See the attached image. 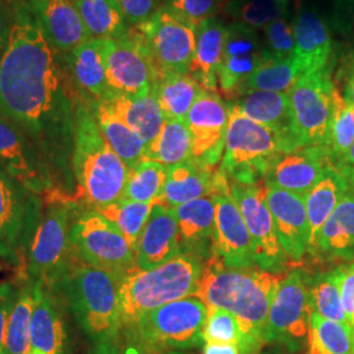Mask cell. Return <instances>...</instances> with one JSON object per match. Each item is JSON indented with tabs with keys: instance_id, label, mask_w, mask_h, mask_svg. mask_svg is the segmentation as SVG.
<instances>
[{
	"instance_id": "11",
	"label": "cell",
	"mask_w": 354,
	"mask_h": 354,
	"mask_svg": "<svg viewBox=\"0 0 354 354\" xmlns=\"http://www.w3.org/2000/svg\"><path fill=\"white\" fill-rule=\"evenodd\" d=\"M44 210L41 196L0 168V259L24 266Z\"/></svg>"
},
{
	"instance_id": "32",
	"label": "cell",
	"mask_w": 354,
	"mask_h": 354,
	"mask_svg": "<svg viewBox=\"0 0 354 354\" xmlns=\"http://www.w3.org/2000/svg\"><path fill=\"white\" fill-rule=\"evenodd\" d=\"M313 254L327 260L354 259V194L346 192L317 235Z\"/></svg>"
},
{
	"instance_id": "59",
	"label": "cell",
	"mask_w": 354,
	"mask_h": 354,
	"mask_svg": "<svg viewBox=\"0 0 354 354\" xmlns=\"http://www.w3.org/2000/svg\"><path fill=\"white\" fill-rule=\"evenodd\" d=\"M339 171H340V169H339ZM340 174H342L344 178L346 180L348 189L354 194V171H352V169H344V171H340Z\"/></svg>"
},
{
	"instance_id": "46",
	"label": "cell",
	"mask_w": 354,
	"mask_h": 354,
	"mask_svg": "<svg viewBox=\"0 0 354 354\" xmlns=\"http://www.w3.org/2000/svg\"><path fill=\"white\" fill-rule=\"evenodd\" d=\"M203 337L205 342H226L241 346L243 342L241 323L236 317L226 310L207 307Z\"/></svg>"
},
{
	"instance_id": "6",
	"label": "cell",
	"mask_w": 354,
	"mask_h": 354,
	"mask_svg": "<svg viewBox=\"0 0 354 354\" xmlns=\"http://www.w3.org/2000/svg\"><path fill=\"white\" fill-rule=\"evenodd\" d=\"M207 306L194 295L146 313L130 328L122 330L127 342L149 354L181 352L205 344L203 326Z\"/></svg>"
},
{
	"instance_id": "41",
	"label": "cell",
	"mask_w": 354,
	"mask_h": 354,
	"mask_svg": "<svg viewBox=\"0 0 354 354\" xmlns=\"http://www.w3.org/2000/svg\"><path fill=\"white\" fill-rule=\"evenodd\" d=\"M167 176L168 167L142 160L130 169L122 198L138 203H162Z\"/></svg>"
},
{
	"instance_id": "27",
	"label": "cell",
	"mask_w": 354,
	"mask_h": 354,
	"mask_svg": "<svg viewBox=\"0 0 354 354\" xmlns=\"http://www.w3.org/2000/svg\"><path fill=\"white\" fill-rule=\"evenodd\" d=\"M230 187L223 169L201 165L193 159L168 167L162 203L176 207L206 196H215Z\"/></svg>"
},
{
	"instance_id": "39",
	"label": "cell",
	"mask_w": 354,
	"mask_h": 354,
	"mask_svg": "<svg viewBox=\"0 0 354 354\" xmlns=\"http://www.w3.org/2000/svg\"><path fill=\"white\" fill-rule=\"evenodd\" d=\"M298 68L294 59L279 61L266 57L264 61L248 76L235 91V95L251 92V91H268V92H282L288 93L299 77Z\"/></svg>"
},
{
	"instance_id": "25",
	"label": "cell",
	"mask_w": 354,
	"mask_h": 354,
	"mask_svg": "<svg viewBox=\"0 0 354 354\" xmlns=\"http://www.w3.org/2000/svg\"><path fill=\"white\" fill-rule=\"evenodd\" d=\"M64 67L76 93L86 102L109 97L104 39L89 38L64 55Z\"/></svg>"
},
{
	"instance_id": "17",
	"label": "cell",
	"mask_w": 354,
	"mask_h": 354,
	"mask_svg": "<svg viewBox=\"0 0 354 354\" xmlns=\"http://www.w3.org/2000/svg\"><path fill=\"white\" fill-rule=\"evenodd\" d=\"M230 109L216 92L203 89L185 118L192 138V159L215 167L223 158Z\"/></svg>"
},
{
	"instance_id": "48",
	"label": "cell",
	"mask_w": 354,
	"mask_h": 354,
	"mask_svg": "<svg viewBox=\"0 0 354 354\" xmlns=\"http://www.w3.org/2000/svg\"><path fill=\"white\" fill-rule=\"evenodd\" d=\"M221 0H162V8L177 19L192 26H198L205 20L213 17Z\"/></svg>"
},
{
	"instance_id": "22",
	"label": "cell",
	"mask_w": 354,
	"mask_h": 354,
	"mask_svg": "<svg viewBox=\"0 0 354 354\" xmlns=\"http://www.w3.org/2000/svg\"><path fill=\"white\" fill-rule=\"evenodd\" d=\"M264 61V45L257 32L239 23L227 26L226 45L218 70V86L222 93L231 97L241 82Z\"/></svg>"
},
{
	"instance_id": "40",
	"label": "cell",
	"mask_w": 354,
	"mask_h": 354,
	"mask_svg": "<svg viewBox=\"0 0 354 354\" xmlns=\"http://www.w3.org/2000/svg\"><path fill=\"white\" fill-rule=\"evenodd\" d=\"M156 203H138L121 198L115 203L97 207L95 210H97L120 230V232L124 235L129 245L136 253L140 235L146 227V223Z\"/></svg>"
},
{
	"instance_id": "42",
	"label": "cell",
	"mask_w": 354,
	"mask_h": 354,
	"mask_svg": "<svg viewBox=\"0 0 354 354\" xmlns=\"http://www.w3.org/2000/svg\"><path fill=\"white\" fill-rule=\"evenodd\" d=\"M36 301V286L26 281L19 289V297L13 306L7 328L8 354H29L30 323Z\"/></svg>"
},
{
	"instance_id": "5",
	"label": "cell",
	"mask_w": 354,
	"mask_h": 354,
	"mask_svg": "<svg viewBox=\"0 0 354 354\" xmlns=\"http://www.w3.org/2000/svg\"><path fill=\"white\" fill-rule=\"evenodd\" d=\"M203 269V260L180 253L153 269H136L129 273L120 281L122 330L134 326L151 310L194 295Z\"/></svg>"
},
{
	"instance_id": "18",
	"label": "cell",
	"mask_w": 354,
	"mask_h": 354,
	"mask_svg": "<svg viewBox=\"0 0 354 354\" xmlns=\"http://www.w3.org/2000/svg\"><path fill=\"white\" fill-rule=\"evenodd\" d=\"M210 254L227 268L256 266L252 239L230 187L215 194L214 241Z\"/></svg>"
},
{
	"instance_id": "60",
	"label": "cell",
	"mask_w": 354,
	"mask_h": 354,
	"mask_svg": "<svg viewBox=\"0 0 354 354\" xmlns=\"http://www.w3.org/2000/svg\"><path fill=\"white\" fill-rule=\"evenodd\" d=\"M346 74L348 76L354 75V51L346 62Z\"/></svg>"
},
{
	"instance_id": "53",
	"label": "cell",
	"mask_w": 354,
	"mask_h": 354,
	"mask_svg": "<svg viewBox=\"0 0 354 354\" xmlns=\"http://www.w3.org/2000/svg\"><path fill=\"white\" fill-rule=\"evenodd\" d=\"M13 24V8L6 1L0 0V58L6 50Z\"/></svg>"
},
{
	"instance_id": "15",
	"label": "cell",
	"mask_w": 354,
	"mask_h": 354,
	"mask_svg": "<svg viewBox=\"0 0 354 354\" xmlns=\"http://www.w3.org/2000/svg\"><path fill=\"white\" fill-rule=\"evenodd\" d=\"M230 188L251 235L256 266L273 273H285L290 261L279 245L274 221L266 203V184L232 183Z\"/></svg>"
},
{
	"instance_id": "57",
	"label": "cell",
	"mask_w": 354,
	"mask_h": 354,
	"mask_svg": "<svg viewBox=\"0 0 354 354\" xmlns=\"http://www.w3.org/2000/svg\"><path fill=\"white\" fill-rule=\"evenodd\" d=\"M342 96L345 102H348L349 105H352L354 108V75L348 77L345 89H344V95H342Z\"/></svg>"
},
{
	"instance_id": "2",
	"label": "cell",
	"mask_w": 354,
	"mask_h": 354,
	"mask_svg": "<svg viewBox=\"0 0 354 354\" xmlns=\"http://www.w3.org/2000/svg\"><path fill=\"white\" fill-rule=\"evenodd\" d=\"M285 276L256 266L227 268L210 254L203 263L194 297L207 307L222 308L236 317L243 330L241 354H257L266 345L269 308Z\"/></svg>"
},
{
	"instance_id": "30",
	"label": "cell",
	"mask_w": 354,
	"mask_h": 354,
	"mask_svg": "<svg viewBox=\"0 0 354 354\" xmlns=\"http://www.w3.org/2000/svg\"><path fill=\"white\" fill-rule=\"evenodd\" d=\"M227 36V26L218 17H210L197 26L196 53L189 74L203 89L216 92L218 70L222 62Z\"/></svg>"
},
{
	"instance_id": "24",
	"label": "cell",
	"mask_w": 354,
	"mask_h": 354,
	"mask_svg": "<svg viewBox=\"0 0 354 354\" xmlns=\"http://www.w3.org/2000/svg\"><path fill=\"white\" fill-rule=\"evenodd\" d=\"M26 6L39 30L57 53L67 54L89 39L82 17L71 1L28 0Z\"/></svg>"
},
{
	"instance_id": "34",
	"label": "cell",
	"mask_w": 354,
	"mask_h": 354,
	"mask_svg": "<svg viewBox=\"0 0 354 354\" xmlns=\"http://www.w3.org/2000/svg\"><path fill=\"white\" fill-rule=\"evenodd\" d=\"M87 104L96 118L104 138L127 168L131 169L142 162L146 143L140 136L127 127L104 100Z\"/></svg>"
},
{
	"instance_id": "44",
	"label": "cell",
	"mask_w": 354,
	"mask_h": 354,
	"mask_svg": "<svg viewBox=\"0 0 354 354\" xmlns=\"http://www.w3.org/2000/svg\"><path fill=\"white\" fill-rule=\"evenodd\" d=\"M288 4L279 0H230L225 12L234 23L250 26L252 29H264L270 23L283 17Z\"/></svg>"
},
{
	"instance_id": "19",
	"label": "cell",
	"mask_w": 354,
	"mask_h": 354,
	"mask_svg": "<svg viewBox=\"0 0 354 354\" xmlns=\"http://www.w3.org/2000/svg\"><path fill=\"white\" fill-rule=\"evenodd\" d=\"M36 286L29 354H68L70 336L64 298L48 286Z\"/></svg>"
},
{
	"instance_id": "23",
	"label": "cell",
	"mask_w": 354,
	"mask_h": 354,
	"mask_svg": "<svg viewBox=\"0 0 354 354\" xmlns=\"http://www.w3.org/2000/svg\"><path fill=\"white\" fill-rule=\"evenodd\" d=\"M228 104L252 121L274 131L279 137L281 152L301 149L294 129L289 93L251 91L235 95Z\"/></svg>"
},
{
	"instance_id": "3",
	"label": "cell",
	"mask_w": 354,
	"mask_h": 354,
	"mask_svg": "<svg viewBox=\"0 0 354 354\" xmlns=\"http://www.w3.org/2000/svg\"><path fill=\"white\" fill-rule=\"evenodd\" d=\"M74 108L75 200L91 209H97L124 197L130 169L104 138L88 104L77 93L74 97Z\"/></svg>"
},
{
	"instance_id": "61",
	"label": "cell",
	"mask_w": 354,
	"mask_h": 354,
	"mask_svg": "<svg viewBox=\"0 0 354 354\" xmlns=\"http://www.w3.org/2000/svg\"><path fill=\"white\" fill-rule=\"evenodd\" d=\"M163 354H189V353H184V352H168V353Z\"/></svg>"
},
{
	"instance_id": "8",
	"label": "cell",
	"mask_w": 354,
	"mask_h": 354,
	"mask_svg": "<svg viewBox=\"0 0 354 354\" xmlns=\"http://www.w3.org/2000/svg\"><path fill=\"white\" fill-rule=\"evenodd\" d=\"M228 109L230 118L221 168L232 178V183L263 184L272 159L281 152L279 137L235 106L228 104Z\"/></svg>"
},
{
	"instance_id": "31",
	"label": "cell",
	"mask_w": 354,
	"mask_h": 354,
	"mask_svg": "<svg viewBox=\"0 0 354 354\" xmlns=\"http://www.w3.org/2000/svg\"><path fill=\"white\" fill-rule=\"evenodd\" d=\"M348 190L346 180L330 162L323 176L304 196L308 222V252L314 251L320 230L326 225Z\"/></svg>"
},
{
	"instance_id": "58",
	"label": "cell",
	"mask_w": 354,
	"mask_h": 354,
	"mask_svg": "<svg viewBox=\"0 0 354 354\" xmlns=\"http://www.w3.org/2000/svg\"><path fill=\"white\" fill-rule=\"evenodd\" d=\"M257 354H295L291 353L288 349L282 348V346H277V345H272L266 349H261Z\"/></svg>"
},
{
	"instance_id": "56",
	"label": "cell",
	"mask_w": 354,
	"mask_h": 354,
	"mask_svg": "<svg viewBox=\"0 0 354 354\" xmlns=\"http://www.w3.org/2000/svg\"><path fill=\"white\" fill-rule=\"evenodd\" d=\"M333 165L340 171H344V169L354 171V143L352 145V147L348 150V152L342 156V159L337 160L336 163H333Z\"/></svg>"
},
{
	"instance_id": "10",
	"label": "cell",
	"mask_w": 354,
	"mask_h": 354,
	"mask_svg": "<svg viewBox=\"0 0 354 354\" xmlns=\"http://www.w3.org/2000/svg\"><path fill=\"white\" fill-rule=\"evenodd\" d=\"M311 274L304 268H294L276 291L266 320V345H277L291 353L302 351L310 332Z\"/></svg>"
},
{
	"instance_id": "14",
	"label": "cell",
	"mask_w": 354,
	"mask_h": 354,
	"mask_svg": "<svg viewBox=\"0 0 354 354\" xmlns=\"http://www.w3.org/2000/svg\"><path fill=\"white\" fill-rule=\"evenodd\" d=\"M151 54L156 74H188L196 53L197 26L159 8L143 26H137Z\"/></svg>"
},
{
	"instance_id": "63",
	"label": "cell",
	"mask_w": 354,
	"mask_h": 354,
	"mask_svg": "<svg viewBox=\"0 0 354 354\" xmlns=\"http://www.w3.org/2000/svg\"><path fill=\"white\" fill-rule=\"evenodd\" d=\"M279 1H282V3H285V4H288V3H289V0H279Z\"/></svg>"
},
{
	"instance_id": "12",
	"label": "cell",
	"mask_w": 354,
	"mask_h": 354,
	"mask_svg": "<svg viewBox=\"0 0 354 354\" xmlns=\"http://www.w3.org/2000/svg\"><path fill=\"white\" fill-rule=\"evenodd\" d=\"M288 93L301 149L324 147L327 150L333 102L337 93L330 79V68L299 76Z\"/></svg>"
},
{
	"instance_id": "13",
	"label": "cell",
	"mask_w": 354,
	"mask_h": 354,
	"mask_svg": "<svg viewBox=\"0 0 354 354\" xmlns=\"http://www.w3.org/2000/svg\"><path fill=\"white\" fill-rule=\"evenodd\" d=\"M104 55L112 95L145 97L151 93L156 70L137 28L131 29L127 37L104 39Z\"/></svg>"
},
{
	"instance_id": "52",
	"label": "cell",
	"mask_w": 354,
	"mask_h": 354,
	"mask_svg": "<svg viewBox=\"0 0 354 354\" xmlns=\"http://www.w3.org/2000/svg\"><path fill=\"white\" fill-rule=\"evenodd\" d=\"M88 354H149L146 353L140 346L127 342H121V340L114 342H96L95 346L91 349Z\"/></svg>"
},
{
	"instance_id": "33",
	"label": "cell",
	"mask_w": 354,
	"mask_h": 354,
	"mask_svg": "<svg viewBox=\"0 0 354 354\" xmlns=\"http://www.w3.org/2000/svg\"><path fill=\"white\" fill-rule=\"evenodd\" d=\"M104 102L146 145L155 140L165 125V115L152 92L145 97L111 95Z\"/></svg>"
},
{
	"instance_id": "35",
	"label": "cell",
	"mask_w": 354,
	"mask_h": 354,
	"mask_svg": "<svg viewBox=\"0 0 354 354\" xmlns=\"http://www.w3.org/2000/svg\"><path fill=\"white\" fill-rule=\"evenodd\" d=\"M200 83L188 74H156L152 93L165 120L185 121L190 108L203 92Z\"/></svg>"
},
{
	"instance_id": "26",
	"label": "cell",
	"mask_w": 354,
	"mask_h": 354,
	"mask_svg": "<svg viewBox=\"0 0 354 354\" xmlns=\"http://www.w3.org/2000/svg\"><path fill=\"white\" fill-rule=\"evenodd\" d=\"M295 53L294 64L299 75L315 74L328 68L333 53L332 36L326 20L315 10H299L292 26Z\"/></svg>"
},
{
	"instance_id": "4",
	"label": "cell",
	"mask_w": 354,
	"mask_h": 354,
	"mask_svg": "<svg viewBox=\"0 0 354 354\" xmlns=\"http://www.w3.org/2000/svg\"><path fill=\"white\" fill-rule=\"evenodd\" d=\"M53 290L64 298L77 326L95 344L121 337L120 279L112 273L76 260Z\"/></svg>"
},
{
	"instance_id": "9",
	"label": "cell",
	"mask_w": 354,
	"mask_h": 354,
	"mask_svg": "<svg viewBox=\"0 0 354 354\" xmlns=\"http://www.w3.org/2000/svg\"><path fill=\"white\" fill-rule=\"evenodd\" d=\"M70 241L77 261L109 272L120 281L138 269L124 235L95 209L74 213Z\"/></svg>"
},
{
	"instance_id": "49",
	"label": "cell",
	"mask_w": 354,
	"mask_h": 354,
	"mask_svg": "<svg viewBox=\"0 0 354 354\" xmlns=\"http://www.w3.org/2000/svg\"><path fill=\"white\" fill-rule=\"evenodd\" d=\"M130 26L137 28L147 23L160 8L159 0H115Z\"/></svg>"
},
{
	"instance_id": "45",
	"label": "cell",
	"mask_w": 354,
	"mask_h": 354,
	"mask_svg": "<svg viewBox=\"0 0 354 354\" xmlns=\"http://www.w3.org/2000/svg\"><path fill=\"white\" fill-rule=\"evenodd\" d=\"M354 143V108L342 99L337 92L333 102V112L329 127V160L336 163L348 152Z\"/></svg>"
},
{
	"instance_id": "47",
	"label": "cell",
	"mask_w": 354,
	"mask_h": 354,
	"mask_svg": "<svg viewBox=\"0 0 354 354\" xmlns=\"http://www.w3.org/2000/svg\"><path fill=\"white\" fill-rule=\"evenodd\" d=\"M264 53L266 57L279 59V61H289L294 59L295 53V39L294 32L290 23L281 17L279 20L270 23L264 28Z\"/></svg>"
},
{
	"instance_id": "29",
	"label": "cell",
	"mask_w": 354,
	"mask_h": 354,
	"mask_svg": "<svg viewBox=\"0 0 354 354\" xmlns=\"http://www.w3.org/2000/svg\"><path fill=\"white\" fill-rule=\"evenodd\" d=\"M174 212L181 253L207 260L214 241L215 196L183 203L174 207Z\"/></svg>"
},
{
	"instance_id": "1",
	"label": "cell",
	"mask_w": 354,
	"mask_h": 354,
	"mask_svg": "<svg viewBox=\"0 0 354 354\" xmlns=\"http://www.w3.org/2000/svg\"><path fill=\"white\" fill-rule=\"evenodd\" d=\"M75 89L26 4L13 7L12 30L0 58V114L37 149L57 187V196L76 197L73 171Z\"/></svg>"
},
{
	"instance_id": "55",
	"label": "cell",
	"mask_w": 354,
	"mask_h": 354,
	"mask_svg": "<svg viewBox=\"0 0 354 354\" xmlns=\"http://www.w3.org/2000/svg\"><path fill=\"white\" fill-rule=\"evenodd\" d=\"M203 354H241L236 344L226 342H205Z\"/></svg>"
},
{
	"instance_id": "38",
	"label": "cell",
	"mask_w": 354,
	"mask_h": 354,
	"mask_svg": "<svg viewBox=\"0 0 354 354\" xmlns=\"http://www.w3.org/2000/svg\"><path fill=\"white\" fill-rule=\"evenodd\" d=\"M342 266L311 276L310 298L313 313L349 329L342 304ZM351 330V329H349Z\"/></svg>"
},
{
	"instance_id": "43",
	"label": "cell",
	"mask_w": 354,
	"mask_h": 354,
	"mask_svg": "<svg viewBox=\"0 0 354 354\" xmlns=\"http://www.w3.org/2000/svg\"><path fill=\"white\" fill-rule=\"evenodd\" d=\"M307 354H354L351 330L340 323L311 314Z\"/></svg>"
},
{
	"instance_id": "50",
	"label": "cell",
	"mask_w": 354,
	"mask_h": 354,
	"mask_svg": "<svg viewBox=\"0 0 354 354\" xmlns=\"http://www.w3.org/2000/svg\"><path fill=\"white\" fill-rule=\"evenodd\" d=\"M19 289L11 282L0 285V354L7 352V328L12 314L13 306L19 297Z\"/></svg>"
},
{
	"instance_id": "7",
	"label": "cell",
	"mask_w": 354,
	"mask_h": 354,
	"mask_svg": "<svg viewBox=\"0 0 354 354\" xmlns=\"http://www.w3.org/2000/svg\"><path fill=\"white\" fill-rule=\"evenodd\" d=\"M49 198L26 253L23 274L33 285L54 289L76 261L70 241L74 207L64 197Z\"/></svg>"
},
{
	"instance_id": "16",
	"label": "cell",
	"mask_w": 354,
	"mask_h": 354,
	"mask_svg": "<svg viewBox=\"0 0 354 354\" xmlns=\"http://www.w3.org/2000/svg\"><path fill=\"white\" fill-rule=\"evenodd\" d=\"M0 168L38 196H57L50 168L33 143L0 114Z\"/></svg>"
},
{
	"instance_id": "51",
	"label": "cell",
	"mask_w": 354,
	"mask_h": 354,
	"mask_svg": "<svg viewBox=\"0 0 354 354\" xmlns=\"http://www.w3.org/2000/svg\"><path fill=\"white\" fill-rule=\"evenodd\" d=\"M342 304L348 326L353 337L354 351V261L346 266H342Z\"/></svg>"
},
{
	"instance_id": "54",
	"label": "cell",
	"mask_w": 354,
	"mask_h": 354,
	"mask_svg": "<svg viewBox=\"0 0 354 354\" xmlns=\"http://www.w3.org/2000/svg\"><path fill=\"white\" fill-rule=\"evenodd\" d=\"M337 19L345 26L354 23V0H333Z\"/></svg>"
},
{
	"instance_id": "28",
	"label": "cell",
	"mask_w": 354,
	"mask_h": 354,
	"mask_svg": "<svg viewBox=\"0 0 354 354\" xmlns=\"http://www.w3.org/2000/svg\"><path fill=\"white\" fill-rule=\"evenodd\" d=\"M181 253L174 207L156 203L136 250V264L140 270L162 266Z\"/></svg>"
},
{
	"instance_id": "21",
	"label": "cell",
	"mask_w": 354,
	"mask_h": 354,
	"mask_svg": "<svg viewBox=\"0 0 354 354\" xmlns=\"http://www.w3.org/2000/svg\"><path fill=\"white\" fill-rule=\"evenodd\" d=\"M329 163L328 152L324 147L279 152L272 159L264 183L266 187L306 196L323 176Z\"/></svg>"
},
{
	"instance_id": "20",
	"label": "cell",
	"mask_w": 354,
	"mask_h": 354,
	"mask_svg": "<svg viewBox=\"0 0 354 354\" xmlns=\"http://www.w3.org/2000/svg\"><path fill=\"white\" fill-rule=\"evenodd\" d=\"M266 203L274 221L279 245L290 263L308 253V222L304 196L266 185Z\"/></svg>"
},
{
	"instance_id": "36",
	"label": "cell",
	"mask_w": 354,
	"mask_h": 354,
	"mask_svg": "<svg viewBox=\"0 0 354 354\" xmlns=\"http://www.w3.org/2000/svg\"><path fill=\"white\" fill-rule=\"evenodd\" d=\"M75 7L89 38L118 39L131 32L133 26L115 0H80Z\"/></svg>"
},
{
	"instance_id": "62",
	"label": "cell",
	"mask_w": 354,
	"mask_h": 354,
	"mask_svg": "<svg viewBox=\"0 0 354 354\" xmlns=\"http://www.w3.org/2000/svg\"><path fill=\"white\" fill-rule=\"evenodd\" d=\"M68 1H71V3H73V4H76V3H79V1H80V0H68Z\"/></svg>"
},
{
	"instance_id": "37",
	"label": "cell",
	"mask_w": 354,
	"mask_h": 354,
	"mask_svg": "<svg viewBox=\"0 0 354 354\" xmlns=\"http://www.w3.org/2000/svg\"><path fill=\"white\" fill-rule=\"evenodd\" d=\"M190 159L192 138L187 122L180 120H165L160 133L155 140L146 145L142 160L174 167Z\"/></svg>"
}]
</instances>
